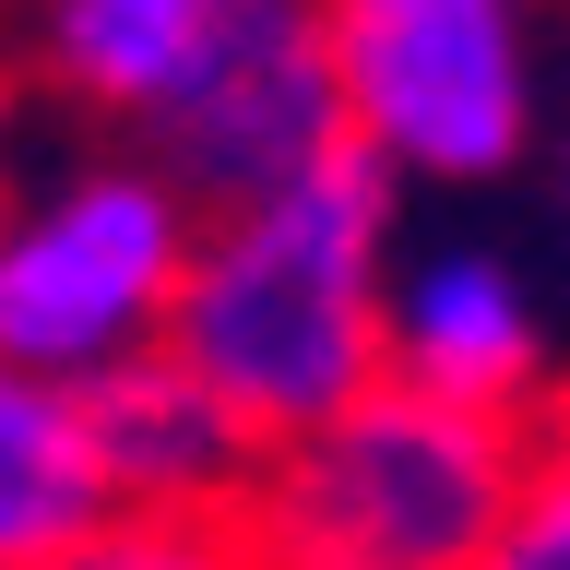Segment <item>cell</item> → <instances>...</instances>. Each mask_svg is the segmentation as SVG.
I'll return each instance as SVG.
<instances>
[{"label": "cell", "instance_id": "1", "mask_svg": "<svg viewBox=\"0 0 570 570\" xmlns=\"http://www.w3.org/2000/svg\"><path fill=\"white\" fill-rule=\"evenodd\" d=\"M392 226H404V190L356 142L321 155L274 203L203 214L178 309H167L155 345L262 452L297 440V428H321V416H345L368 381H392L381 368V285H392V249H404Z\"/></svg>", "mask_w": 570, "mask_h": 570}, {"label": "cell", "instance_id": "2", "mask_svg": "<svg viewBox=\"0 0 570 570\" xmlns=\"http://www.w3.org/2000/svg\"><path fill=\"white\" fill-rule=\"evenodd\" d=\"M547 428L368 381L345 416L297 428L249 463L238 523L262 570H475L499 511L523 499Z\"/></svg>", "mask_w": 570, "mask_h": 570}, {"label": "cell", "instance_id": "3", "mask_svg": "<svg viewBox=\"0 0 570 570\" xmlns=\"http://www.w3.org/2000/svg\"><path fill=\"white\" fill-rule=\"evenodd\" d=\"M345 142L392 190H511L559 131V0H321Z\"/></svg>", "mask_w": 570, "mask_h": 570}, {"label": "cell", "instance_id": "4", "mask_svg": "<svg viewBox=\"0 0 570 570\" xmlns=\"http://www.w3.org/2000/svg\"><path fill=\"white\" fill-rule=\"evenodd\" d=\"M203 214L178 203L142 155H83L0 214V368L36 381H83L107 356L167 333L178 274H190Z\"/></svg>", "mask_w": 570, "mask_h": 570}, {"label": "cell", "instance_id": "5", "mask_svg": "<svg viewBox=\"0 0 570 570\" xmlns=\"http://www.w3.org/2000/svg\"><path fill=\"white\" fill-rule=\"evenodd\" d=\"M190 214L274 203L321 155H345V96H333V48H321V0H238L226 48L203 83L131 142Z\"/></svg>", "mask_w": 570, "mask_h": 570}, {"label": "cell", "instance_id": "6", "mask_svg": "<svg viewBox=\"0 0 570 570\" xmlns=\"http://www.w3.org/2000/svg\"><path fill=\"white\" fill-rule=\"evenodd\" d=\"M381 368L416 381V392H440V404L547 428V404H559V309H547V285H534V262L511 238L440 226V238L392 249Z\"/></svg>", "mask_w": 570, "mask_h": 570}, {"label": "cell", "instance_id": "7", "mask_svg": "<svg viewBox=\"0 0 570 570\" xmlns=\"http://www.w3.org/2000/svg\"><path fill=\"white\" fill-rule=\"evenodd\" d=\"M71 404H83V440H96L119 511H226L249 488V463H262V440L167 345H131V356H107V368H83Z\"/></svg>", "mask_w": 570, "mask_h": 570}, {"label": "cell", "instance_id": "8", "mask_svg": "<svg viewBox=\"0 0 570 570\" xmlns=\"http://www.w3.org/2000/svg\"><path fill=\"white\" fill-rule=\"evenodd\" d=\"M226 24H238V0H36L24 12V71L60 107H83V119L142 142L203 83Z\"/></svg>", "mask_w": 570, "mask_h": 570}, {"label": "cell", "instance_id": "9", "mask_svg": "<svg viewBox=\"0 0 570 570\" xmlns=\"http://www.w3.org/2000/svg\"><path fill=\"white\" fill-rule=\"evenodd\" d=\"M107 511L119 499H107V463L83 440L71 381L0 368V570H60Z\"/></svg>", "mask_w": 570, "mask_h": 570}, {"label": "cell", "instance_id": "10", "mask_svg": "<svg viewBox=\"0 0 570 570\" xmlns=\"http://www.w3.org/2000/svg\"><path fill=\"white\" fill-rule=\"evenodd\" d=\"M60 570H262L238 499L226 511H107Z\"/></svg>", "mask_w": 570, "mask_h": 570}, {"label": "cell", "instance_id": "11", "mask_svg": "<svg viewBox=\"0 0 570 570\" xmlns=\"http://www.w3.org/2000/svg\"><path fill=\"white\" fill-rule=\"evenodd\" d=\"M475 570H570V452H534L523 499L499 511V534H488Z\"/></svg>", "mask_w": 570, "mask_h": 570}, {"label": "cell", "instance_id": "12", "mask_svg": "<svg viewBox=\"0 0 570 570\" xmlns=\"http://www.w3.org/2000/svg\"><path fill=\"white\" fill-rule=\"evenodd\" d=\"M547 249H559V285H570V119L547 131Z\"/></svg>", "mask_w": 570, "mask_h": 570}, {"label": "cell", "instance_id": "13", "mask_svg": "<svg viewBox=\"0 0 570 570\" xmlns=\"http://www.w3.org/2000/svg\"><path fill=\"white\" fill-rule=\"evenodd\" d=\"M12 96H24V71H12V48H0V167H12Z\"/></svg>", "mask_w": 570, "mask_h": 570}, {"label": "cell", "instance_id": "14", "mask_svg": "<svg viewBox=\"0 0 570 570\" xmlns=\"http://www.w3.org/2000/svg\"><path fill=\"white\" fill-rule=\"evenodd\" d=\"M547 452H570V381H559V404H547Z\"/></svg>", "mask_w": 570, "mask_h": 570}, {"label": "cell", "instance_id": "15", "mask_svg": "<svg viewBox=\"0 0 570 570\" xmlns=\"http://www.w3.org/2000/svg\"><path fill=\"white\" fill-rule=\"evenodd\" d=\"M559 36H570V0H559Z\"/></svg>", "mask_w": 570, "mask_h": 570}]
</instances>
